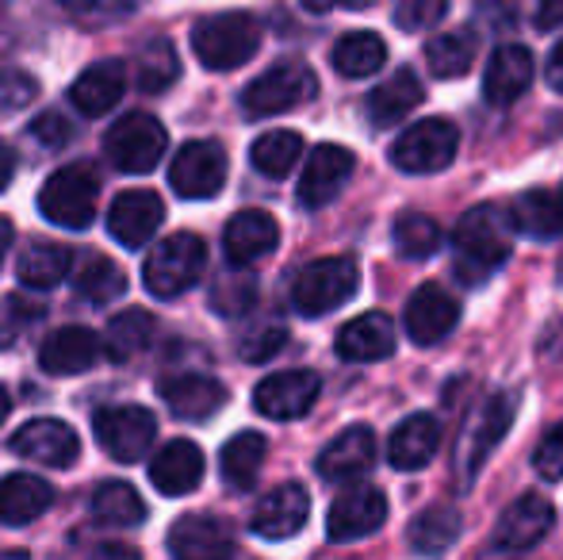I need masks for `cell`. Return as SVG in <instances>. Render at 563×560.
Returning <instances> with one entry per match:
<instances>
[{"label": "cell", "mask_w": 563, "mask_h": 560, "mask_svg": "<svg viewBox=\"0 0 563 560\" xmlns=\"http://www.w3.org/2000/svg\"><path fill=\"white\" fill-rule=\"evenodd\" d=\"M514 216L495 204L472 208L452 231V270L464 284H483L495 277L514 254Z\"/></svg>", "instance_id": "1"}, {"label": "cell", "mask_w": 563, "mask_h": 560, "mask_svg": "<svg viewBox=\"0 0 563 560\" xmlns=\"http://www.w3.org/2000/svg\"><path fill=\"white\" fill-rule=\"evenodd\" d=\"M203 270H208V246H203V239L192 231H177L154 246V254L142 265V281H146L150 296L177 299L192 284H200Z\"/></svg>", "instance_id": "2"}, {"label": "cell", "mask_w": 563, "mask_h": 560, "mask_svg": "<svg viewBox=\"0 0 563 560\" xmlns=\"http://www.w3.org/2000/svg\"><path fill=\"white\" fill-rule=\"evenodd\" d=\"M261 46V23L245 12H219L208 15L192 28V51L216 74L238 69L257 54Z\"/></svg>", "instance_id": "3"}, {"label": "cell", "mask_w": 563, "mask_h": 560, "mask_svg": "<svg viewBox=\"0 0 563 560\" xmlns=\"http://www.w3.org/2000/svg\"><path fill=\"white\" fill-rule=\"evenodd\" d=\"M100 204V173L89 162L62 165L38 193V211L66 231H85Z\"/></svg>", "instance_id": "4"}, {"label": "cell", "mask_w": 563, "mask_h": 560, "mask_svg": "<svg viewBox=\"0 0 563 560\" xmlns=\"http://www.w3.org/2000/svg\"><path fill=\"white\" fill-rule=\"evenodd\" d=\"M319 97V77L303 62H276L261 77H253L242 89V112L250 120H268V116H284L291 108L307 105Z\"/></svg>", "instance_id": "5"}, {"label": "cell", "mask_w": 563, "mask_h": 560, "mask_svg": "<svg viewBox=\"0 0 563 560\" xmlns=\"http://www.w3.org/2000/svg\"><path fill=\"white\" fill-rule=\"evenodd\" d=\"M356 284H361V270L353 257H322V262L299 270L296 284H291V307L307 319H319V315L338 311L345 299H353Z\"/></svg>", "instance_id": "6"}, {"label": "cell", "mask_w": 563, "mask_h": 560, "mask_svg": "<svg viewBox=\"0 0 563 560\" xmlns=\"http://www.w3.org/2000/svg\"><path fill=\"white\" fill-rule=\"evenodd\" d=\"M169 150L162 120L150 112H126L108 128L104 154L119 173H150Z\"/></svg>", "instance_id": "7"}, {"label": "cell", "mask_w": 563, "mask_h": 560, "mask_svg": "<svg viewBox=\"0 0 563 560\" xmlns=\"http://www.w3.org/2000/svg\"><path fill=\"white\" fill-rule=\"evenodd\" d=\"M460 131L449 120H418L391 142V165L410 177H430V173L449 169L456 157Z\"/></svg>", "instance_id": "8"}, {"label": "cell", "mask_w": 563, "mask_h": 560, "mask_svg": "<svg viewBox=\"0 0 563 560\" xmlns=\"http://www.w3.org/2000/svg\"><path fill=\"white\" fill-rule=\"evenodd\" d=\"M92 433H97L100 449L108 457L123 464H134L150 453L157 433V419L139 404H123V407H100L92 415Z\"/></svg>", "instance_id": "9"}, {"label": "cell", "mask_w": 563, "mask_h": 560, "mask_svg": "<svg viewBox=\"0 0 563 560\" xmlns=\"http://www.w3.org/2000/svg\"><path fill=\"white\" fill-rule=\"evenodd\" d=\"M169 185L185 200H211L227 185V150L211 139L185 142L169 165Z\"/></svg>", "instance_id": "10"}, {"label": "cell", "mask_w": 563, "mask_h": 560, "mask_svg": "<svg viewBox=\"0 0 563 560\" xmlns=\"http://www.w3.org/2000/svg\"><path fill=\"white\" fill-rule=\"evenodd\" d=\"M319 392H322L319 373H311V369H288V373L265 376L253 388V407L273 422H291L311 411Z\"/></svg>", "instance_id": "11"}, {"label": "cell", "mask_w": 563, "mask_h": 560, "mask_svg": "<svg viewBox=\"0 0 563 560\" xmlns=\"http://www.w3.org/2000/svg\"><path fill=\"white\" fill-rule=\"evenodd\" d=\"M387 523V499L379 487L356 484L345 487L334 503H330L327 515V538L338 541V546H349V541H364Z\"/></svg>", "instance_id": "12"}, {"label": "cell", "mask_w": 563, "mask_h": 560, "mask_svg": "<svg viewBox=\"0 0 563 560\" xmlns=\"http://www.w3.org/2000/svg\"><path fill=\"white\" fill-rule=\"evenodd\" d=\"M8 449L23 461L46 464V469H69L81 457V438L62 419H31L12 433Z\"/></svg>", "instance_id": "13"}, {"label": "cell", "mask_w": 563, "mask_h": 560, "mask_svg": "<svg viewBox=\"0 0 563 560\" xmlns=\"http://www.w3.org/2000/svg\"><path fill=\"white\" fill-rule=\"evenodd\" d=\"M165 223V204L150 188H126L115 196V204L108 208V231L119 246L142 250Z\"/></svg>", "instance_id": "14"}, {"label": "cell", "mask_w": 563, "mask_h": 560, "mask_svg": "<svg viewBox=\"0 0 563 560\" xmlns=\"http://www.w3.org/2000/svg\"><path fill=\"white\" fill-rule=\"evenodd\" d=\"M402 322H407V338L415 345H438V342H445L452 330H456L460 304H456V296H452L449 288H441L438 281L418 284L415 296H410V304H407Z\"/></svg>", "instance_id": "15"}, {"label": "cell", "mask_w": 563, "mask_h": 560, "mask_svg": "<svg viewBox=\"0 0 563 560\" xmlns=\"http://www.w3.org/2000/svg\"><path fill=\"white\" fill-rule=\"evenodd\" d=\"M356 169L353 150L338 146V142H322L311 150V157L303 162V177H299V204L303 208H327L330 200H338V193L349 185Z\"/></svg>", "instance_id": "16"}, {"label": "cell", "mask_w": 563, "mask_h": 560, "mask_svg": "<svg viewBox=\"0 0 563 560\" xmlns=\"http://www.w3.org/2000/svg\"><path fill=\"white\" fill-rule=\"evenodd\" d=\"M376 464V433L368 426H345L334 441L319 453L314 469L327 484H356L368 476V469Z\"/></svg>", "instance_id": "17"}, {"label": "cell", "mask_w": 563, "mask_h": 560, "mask_svg": "<svg viewBox=\"0 0 563 560\" xmlns=\"http://www.w3.org/2000/svg\"><path fill=\"white\" fill-rule=\"evenodd\" d=\"M307 515H311L307 487L303 484H280V487H273L257 507H253L250 530L265 541H288L307 526Z\"/></svg>", "instance_id": "18"}, {"label": "cell", "mask_w": 563, "mask_h": 560, "mask_svg": "<svg viewBox=\"0 0 563 560\" xmlns=\"http://www.w3.org/2000/svg\"><path fill=\"white\" fill-rule=\"evenodd\" d=\"M169 553L180 560H219V557H234L238 541L230 523L216 515H185L169 526Z\"/></svg>", "instance_id": "19"}, {"label": "cell", "mask_w": 563, "mask_h": 560, "mask_svg": "<svg viewBox=\"0 0 563 560\" xmlns=\"http://www.w3.org/2000/svg\"><path fill=\"white\" fill-rule=\"evenodd\" d=\"M552 523H556V510H552L549 499H541V495H521V499H514L510 507L503 510V518H498L495 546L503 549V553H526V549L541 546L544 534L552 530Z\"/></svg>", "instance_id": "20"}, {"label": "cell", "mask_w": 563, "mask_h": 560, "mask_svg": "<svg viewBox=\"0 0 563 560\" xmlns=\"http://www.w3.org/2000/svg\"><path fill=\"white\" fill-rule=\"evenodd\" d=\"M157 396L169 404V411L185 422H208L216 419L227 407V388L216 376H200V373H180V376H165L157 384Z\"/></svg>", "instance_id": "21"}, {"label": "cell", "mask_w": 563, "mask_h": 560, "mask_svg": "<svg viewBox=\"0 0 563 560\" xmlns=\"http://www.w3.org/2000/svg\"><path fill=\"white\" fill-rule=\"evenodd\" d=\"M533 74H537V62L526 46L521 43L498 46L487 58V69H483V97L495 108H510L533 85Z\"/></svg>", "instance_id": "22"}, {"label": "cell", "mask_w": 563, "mask_h": 560, "mask_svg": "<svg viewBox=\"0 0 563 560\" xmlns=\"http://www.w3.org/2000/svg\"><path fill=\"white\" fill-rule=\"evenodd\" d=\"M104 358V338L89 327H62L38 345V365L51 376H77Z\"/></svg>", "instance_id": "23"}, {"label": "cell", "mask_w": 563, "mask_h": 560, "mask_svg": "<svg viewBox=\"0 0 563 560\" xmlns=\"http://www.w3.org/2000/svg\"><path fill=\"white\" fill-rule=\"evenodd\" d=\"M514 422V396L510 392H498L483 404V415L472 430H464V449H460V480L472 484L475 472L483 469V461L490 457V449L503 441V433Z\"/></svg>", "instance_id": "24"}, {"label": "cell", "mask_w": 563, "mask_h": 560, "mask_svg": "<svg viewBox=\"0 0 563 560\" xmlns=\"http://www.w3.org/2000/svg\"><path fill=\"white\" fill-rule=\"evenodd\" d=\"M276 246H280V227H276V219L268 216V211H257V208L238 211L223 231L227 262L242 265V270L253 262H261V257H268Z\"/></svg>", "instance_id": "25"}, {"label": "cell", "mask_w": 563, "mask_h": 560, "mask_svg": "<svg viewBox=\"0 0 563 560\" xmlns=\"http://www.w3.org/2000/svg\"><path fill=\"white\" fill-rule=\"evenodd\" d=\"M395 353V322L384 311H364L338 330V358L353 365H372Z\"/></svg>", "instance_id": "26"}, {"label": "cell", "mask_w": 563, "mask_h": 560, "mask_svg": "<svg viewBox=\"0 0 563 560\" xmlns=\"http://www.w3.org/2000/svg\"><path fill=\"white\" fill-rule=\"evenodd\" d=\"M203 480V449L188 438L162 446L150 461V484L162 495H188Z\"/></svg>", "instance_id": "27"}, {"label": "cell", "mask_w": 563, "mask_h": 560, "mask_svg": "<svg viewBox=\"0 0 563 560\" xmlns=\"http://www.w3.org/2000/svg\"><path fill=\"white\" fill-rule=\"evenodd\" d=\"M126 92V66L123 62H97L89 66L74 85H69V105L77 108L81 116L97 120V116H108L112 108L123 100Z\"/></svg>", "instance_id": "28"}, {"label": "cell", "mask_w": 563, "mask_h": 560, "mask_svg": "<svg viewBox=\"0 0 563 560\" xmlns=\"http://www.w3.org/2000/svg\"><path fill=\"white\" fill-rule=\"evenodd\" d=\"M438 449H441V422L422 411L395 426L391 441H387V461L399 472H418L438 457Z\"/></svg>", "instance_id": "29"}, {"label": "cell", "mask_w": 563, "mask_h": 560, "mask_svg": "<svg viewBox=\"0 0 563 560\" xmlns=\"http://www.w3.org/2000/svg\"><path fill=\"white\" fill-rule=\"evenodd\" d=\"M54 507V487L35 472H12L0 480V523L27 526Z\"/></svg>", "instance_id": "30"}, {"label": "cell", "mask_w": 563, "mask_h": 560, "mask_svg": "<svg viewBox=\"0 0 563 560\" xmlns=\"http://www.w3.org/2000/svg\"><path fill=\"white\" fill-rule=\"evenodd\" d=\"M422 100H426L422 81H418L410 69H399V74H391L384 85H376V89L368 92V123L379 131H387V128H395V123L407 120Z\"/></svg>", "instance_id": "31"}, {"label": "cell", "mask_w": 563, "mask_h": 560, "mask_svg": "<svg viewBox=\"0 0 563 560\" xmlns=\"http://www.w3.org/2000/svg\"><path fill=\"white\" fill-rule=\"evenodd\" d=\"M514 227L529 239H560L563 234V188L552 193V188H533V193H521L518 200L510 204Z\"/></svg>", "instance_id": "32"}, {"label": "cell", "mask_w": 563, "mask_h": 560, "mask_svg": "<svg viewBox=\"0 0 563 560\" xmlns=\"http://www.w3.org/2000/svg\"><path fill=\"white\" fill-rule=\"evenodd\" d=\"M265 453H268L265 433H257V430L234 433V438L223 446V453H219V472H223L227 487H234V492H250L261 476Z\"/></svg>", "instance_id": "33"}, {"label": "cell", "mask_w": 563, "mask_h": 560, "mask_svg": "<svg viewBox=\"0 0 563 560\" xmlns=\"http://www.w3.org/2000/svg\"><path fill=\"white\" fill-rule=\"evenodd\" d=\"M92 518L108 530H131V526L146 523V503L123 480H104V484L92 492Z\"/></svg>", "instance_id": "34"}, {"label": "cell", "mask_w": 563, "mask_h": 560, "mask_svg": "<svg viewBox=\"0 0 563 560\" xmlns=\"http://www.w3.org/2000/svg\"><path fill=\"white\" fill-rule=\"evenodd\" d=\"M69 265H74V254L58 242H27L15 262V277H20L23 288H54V284L66 281Z\"/></svg>", "instance_id": "35"}, {"label": "cell", "mask_w": 563, "mask_h": 560, "mask_svg": "<svg viewBox=\"0 0 563 560\" xmlns=\"http://www.w3.org/2000/svg\"><path fill=\"white\" fill-rule=\"evenodd\" d=\"M334 69L341 77H372L376 69H384L387 62V43L376 31H349L334 43Z\"/></svg>", "instance_id": "36"}, {"label": "cell", "mask_w": 563, "mask_h": 560, "mask_svg": "<svg viewBox=\"0 0 563 560\" xmlns=\"http://www.w3.org/2000/svg\"><path fill=\"white\" fill-rule=\"evenodd\" d=\"M150 338H154V315L142 311V307H126V311L112 315V322H108L104 353L112 361H131L146 350Z\"/></svg>", "instance_id": "37"}, {"label": "cell", "mask_w": 563, "mask_h": 560, "mask_svg": "<svg viewBox=\"0 0 563 560\" xmlns=\"http://www.w3.org/2000/svg\"><path fill=\"white\" fill-rule=\"evenodd\" d=\"M299 157H303V139H299V131H265V135L250 146L253 169L268 180L288 177Z\"/></svg>", "instance_id": "38"}, {"label": "cell", "mask_w": 563, "mask_h": 560, "mask_svg": "<svg viewBox=\"0 0 563 560\" xmlns=\"http://www.w3.org/2000/svg\"><path fill=\"white\" fill-rule=\"evenodd\" d=\"M180 77V54L169 39H150L134 54V85L142 92H165Z\"/></svg>", "instance_id": "39"}, {"label": "cell", "mask_w": 563, "mask_h": 560, "mask_svg": "<svg viewBox=\"0 0 563 560\" xmlns=\"http://www.w3.org/2000/svg\"><path fill=\"white\" fill-rule=\"evenodd\" d=\"M441 239H445V234H441V223L433 216H426V211H407V216H399L391 227L395 250H399L402 257H410V262L433 257L441 246Z\"/></svg>", "instance_id": "40"}, {"label": "cell", "mask_w": 563, "mask_h": 560, "mask_svg": "<svg viewBox=\"0 0 563 560\" xmlns=\"http://www.w3.org/2000/svg\"><path fill=\"white\" fill-rule=\"evenodd\" d=\"M426 62H430L433 77L441 81H456L472 69L475 62V39L464 35V31H449V35H438L426 43Z\"/></svg>", "instance_id": "41"}, {"label": "cell", "mask_w": 563, "mask_h": 560, "mask_svg": "<svg viewBox=\"0 0 563 560\" xmlns=\"http://www.w3.org/2000/svg\"><path fill=\"white\" fill-rule=\"evenodd\" d=\"M456 538H460V515H456V507H445V503L422 510V515L415 518V526H410V546H415V553H445Z\"/></svg>", "instance_id": "42"}, {"label": "cell", "mask_w": 563, "mask_h": 560, "mask_svg": "<svg viewBox=\"0 0 563 560\" xmlns=\"http://www.w3.org/2000/svg\"><path fill=\"white\" fill-rule=\"evenodd\" d=\"M74 288L81 299L104 307V304H115L126 292V273L119 270L115 262H108V257H89V262L81 265V273H77Z\"/></svg>", "instance_id": "43"}, {"label": "cell", "mask_w": 563, "mask_h": 560, "mask_svg": "<svg viewBox=\"0 0 563 560\" xmlns=\"http://www.w3.org/2000/svg\"><path fill=\"white\" fill-rule=\"evenodd\" d=\"M234 270L238 273L219 277V284L211 288V307H216L219 315H227V319L245 315L253 307V299H257V281H253V273H242V265H234Z\"/></svg>", "instance_id": "44"}, {"label": "cell", "mask_w": 563, "mask_h": 560, "mask_svg": "<svg viewBox=\"0 0 563 560\" xmlns=\"http://www.w3.org/2000/svg\"><path fill=\"white\" fill-rule=\"evenodd\" d=\"M43 315H46L43 304H31V299H23V296H8L4 304H0V350H12Z\"/></svg>", "instance_id": "45"}, {"label": "cell", "mask_w": 563, "mask_h": 560, "mask_svg": "<svg viewBox=\"0 0 563 560\" xmlns=\"http://www.w3.org/2000/svg\"><path fill=\"white\" fill-rule=\"evenodd\" d=\"M449 12V0H395V23L402 31H430Z\"/></svg>", "instance_id": "46"}, {"label": "cell", "mask_w": 563, "mask_h": 560, "mask_svg": "<svg viewBox=\"0 0 563 560\" xmlns=\"http://www.w3.org/2000/svg\"><path fill=\"white\" fill-rule=\"evenodd\" d=\"M533 469L541 472L544 480H552V484L563 480V422L552 426L541 438V446H537V453H533Z\"/></svg>", "instance_id": "47"}, {"label": "cell", "mask_w": 563, "mask_h": 560, "mask_svg": "<svg viewBox=\"0 0 563 560\" xmlns=\"http://www.w3.org/2000/svg\"><path fill=\"white\" fill-rule=\"evenodd\" d=\"M284 338H288V330L284 327H261V330H253V334L242 338L238 353H242L245 361H268L284 345Z\"/></svg>", "instance_id": "48"}, {"label": "cell", "mask_w": 563, "mask_h": 560, "mask_svg": "<svg viewBox=\"0 0 563 560\" xmlns=\"http://www.w3.org/2000/svg\"><path fill=\"white\" fill-rule=\"evenodd\" d=\"M31 139H35L38 146H46V150H58V146H66V142L74 139V128H69L66 116L43 112L35 123H31Z\"/></svg>", "instance_id": "49"}, {"label": "cell", "mask_w": 563, "mask_h": 560, "mask_svg": "<svg viewBox=\"0 0 563 560\" xmlns=\"http://www.w3.org/2000/svg\"><path fill=\"white\" fill-rule=\"evenodd\" d=\"M533 23H537V31H556L563 23V0H541Z\"/></svg>", "instance_id": "50"}, {"label": "cell", "mask_w": 563, "mask_h": 560, "mask_svg": "<svg viewBox=\"0 0 563 560\" xmlns=\"http://www.w3.org/2000/svg\"><path fill=\"white\" fill-rule=\"evenodd\" d=\"M307 12H334V8H349V12H364L372 8L376 0H299Z\"/></svg>", "instance_id": "51"}, {"label": "cell", "mask_w": 563, "mask_h": 560, "mask_svg": "<svg viewBox=\"0 0 563 560\" xmlns=\"http://www.w3.org/2000/svg\"><path fill=\"white\" fill-rule=\"evenodd\" d=\"M544 77H549V85L556 92H563V39H560V46H552V54H549V66H544Z\"/></svg>", "instance_id": "52"}, {"label": "cell", "mask_w": 563, "mask_h": 560, "mask_svg": "<svg viewBox=\"0 0 563 560\" xmlns=\"http://www.w3.org/2000/svg\"><path fill=\"white\" fill-rule=\"evenodd\" d=\"M12 177H15V150L0 139V193L12 185Z\"/></svg>", "instance_id": "53"}, {"label": "cell", "mask_w": 563, "mask_h": 560, "mask_svg": "<svg viewBox=\"0 0 563 560\" xmlns=\"http://www.w3.org/2000/svg\"><path fill=\"white\" fill-rule=\"evenodd\" d=\"M12 239H15L12 223H8V219H4V216H0V265H4L8 250H12Z\"/></svg>", "instance_id": "54"}, {"label": "cell", "mask_w": 563, "mask_h": 560, "mask_svg": "<svg viewBox=\"0 0 563 560\" xmlns=\"http://www.w3.org/2000/svg\"><path fill=\"white\" fill-rule=\"evenodd\" d=\"M62 4L74 8V12H89V8L97 4V0H62Z\"/></svg>", "instance_id": "55"}, {"label": "cell", "mask_w": 563, "mask_h": 560, "mask_svg": "<svg viewBox=\"0 0 563 560\" xmlns=\"http://www.w3.org/2000/svg\"><path fill=\"white\" fill-rule=\"evenodd\" d=\"M8 411H12V399H8V392L0 388V422L8 419Z\"/></svg>", "instance_id": "56"}]
</instances>
